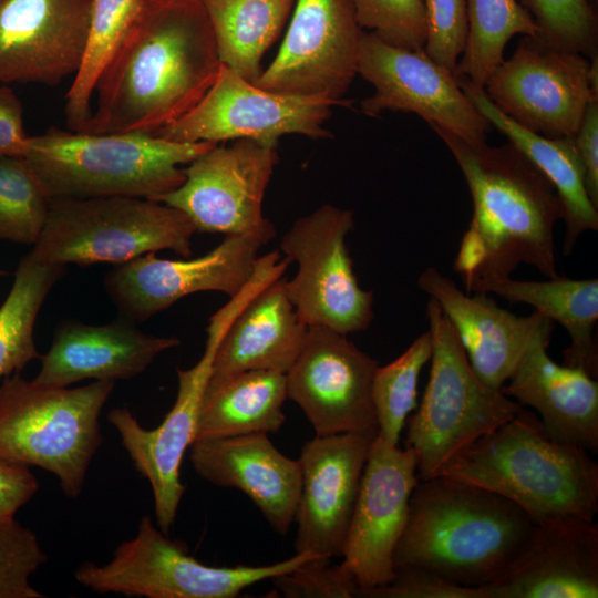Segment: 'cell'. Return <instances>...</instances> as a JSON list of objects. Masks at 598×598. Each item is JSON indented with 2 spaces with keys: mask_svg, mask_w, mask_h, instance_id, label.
<instances>
[{
  "mask_svg": "<svg viewBox=\"0 0 598 598\" xmlns=\"http://www.w3.org/2000/svg\"><path fill=\"white\" fill-rule=\"evenodd\" d=\"M221 65L202 0H145L97 81L81 132L155 135L202 100Z\"/></svg>",
  "mask_w": 598,
  "mask_h": 598,
  "instance_id": "obj_1",
  "label": "cell"
},
{
  "mask_svg": "<svg viewBox=\"0 0 598 598\" xmlns=\"http://www.w3.org/2000/svg\"><path fill=\"white\" fill-rule=\"evenodd\" d=\"M429 126L454 156L473 200L453 265L466 291L509 277L520 264L557 277L554 227L563 208L550 181L509 142L489 146Z\"/></svg>",
  "mask_w": 598,
  "mask_h": 598,
  "instance_id": "obj_2",
  "label": "cell"
},
{
  "mask_svg": "<svg viewBox=\"0 0 598 598\" xmlns=\"http://www.w3.org/2000/svg\"><path fill=\"white\" fill-rule=\"evenodd\" d=\"M536 533L537 523L498 494L445 475L419 480L394 550L395 575L423 571L484 587L519 563Z\"/></svg>",
  "mask_w": 598,
  "mask_h": 598,
  "instance_id": "obj_3",
  "label": "cell"
},
{
  "mask_svg": "<svg viewBox=\"0 0 598 598\" xmlns=\"http://www.w3.org/2000/svg\"><path fill=\"white\" fill-rule=\"evenodd\" d=\"M439 475L498 494L536 523L594 520L598 513V464L586 448L551 439L524 408L460 451Z\"/></svg>",
  "mask_w": 598,
  "mask_h": 598,
  "instance_id": "obj_4",
  "label": "cell"
},
{
  "mask_svg": "<svg viewBox=\"0 0 598 598\" xmlns=\"http://www.w3.org/2000/svg\"><path fill=\"white\" fill-rule=\"evenodd\" d=\"M218 143H184L144 133L64 131L30 136L24 158L54 198L154 199L185 181L184 168Z\"/></svg>",
  "mask_w": 598,
  "mask_h": 598,
  "instance_id": "obj_5",
  "label": "cell"
},
{
  "mask_svg": "<svg viewBox=\"0 0 598 598\" xmlns=\"http://www.w3.org/2000/svg\"><path fill=\"white\" fill-rule=\"evenodd\" d=\"M114 386L106 380L69 388L20 373L6 377L0 383V458L52 473L64 495L76 498L103 443L99 420Z\"/></svg>",
  "mask_w": 598,
  "mask_h": 598,
  "instance_id": "obj_6",
  "label": "cell"
},
{
  "mask_svg": "<svg viewBox=\"0 0 598 598\" xmlns=\"http://www.w3.org/2000/svg\"><path fill=\"white\" fill-rule=\"evenodd\" d=\"M426 319L432 337L429 381L405 423V447L416 454L420 480L439 475L460 451L523 408L477 377L454 327L432 298Z\"/></svg>",
  "mask_w": 598,
  "mask_h": 598,
  "instance_id": "obj_7",
  "label": "cell"
},
{
  "mask_svg": "<svg viewBox=\"0 0 598 598\" xmlns=\"http://www.w3.org/2000/svg\"><path fill=\"white\" fill-rule=\"evenodd\" d=\"M196 231L182 210L148 198H54L28 255L64 267L120 265L159 250L189 258Z\"/></svg>",
  "mask_w": 598,
  "mask_h": 598,
  "instance_id": "obj_8",
  "label": "cell"
},
{
  "mask_svg": "<svg viewBox=\"0 0 598 598\" xmlns=\"http://www.w3.org/2000/svg\"><path fill=\"white\" fill-rule=\"evenodd\" d=\"M317 558L308 553L266 566L215 567L188 555L184 542L171 539L151 516L140 520L136 535L121 543L111 561H85L75 580L97 594L146 598H235L246 588L293 570Z\"/></svg>",
  "mask_w": 598,
  "mask_h": 598,
  "instance_id": "obj_9",
  "label": "cell"
},
{
  "mask_svg": "<svg viewBox=\"0 0 598 598\" xmlns=\"http://www.w3.org/2000/svg\"><path fill=\"white\" fill-rule=\"evenodd\" d=\"M259 290V282L250 280L238 295L210 316L204 353L192 368L177 369L176 400L157 427L144 429L126 408H115L106 416L135 468L150 482L156 525L167 535L186 489L181 481V464L185 452L195 441L199 410L216 350L231 321Z\"/></svg>",
  "mask_w": 598,
  "mask_h": 598,
  "instance_id": "obj_10",
  "label": "cell"
},
{
  "mask_svg": "<svg viewBox=\"0 0 598 598\" xmlns=\"http://www.w3.org/2000/svg\"><path fill=\"white\" fill-rule=\"evenodd\" d=\"M353 212L322 205L283 235L280 250L298 266L286 291L301 321L342 334L363 331L373 319V292L359 286L346 245Z\"/></svg>",
  "mask_w": 598,
  "mask_h": 598,
  "instance_id": "obj_11",
  "label": "cell"
},
{
  "mask_svg": "<svg viewBox=\"0 0 598 598\" xmlns=\"http://www.w3.org/2000/svg\"><path fill=\"white\" fill-rule=\"evenodd\" d=\"M276 147L249 138L218 143L184 167L181 186L153 200L182 210L197 231L254 235L269 243L276 228L265 218L262 202L278 163Z\"/></svg>",
  "mask_w": 598,
  "mask_h": 598,
  "instance_id": "obj_12",
  "label": "cell"
},
{
  "mask_svg": "<svg viewBox=\"0 0 598 598\" xmlns=\"http://www.w3.org/2000/svg\"><path fill=\"white\" fill-rule=\"evenodd\" d=\"M350 0H296L275 60L254 83L289 96L349 105L363 35Z\"/></svg>",
  "mask_w": 598,
  "mask_h": 598,
  "instance_id": "obj_13",
  "label": "cell"
},
{
  "mask_svg": "<svg viewBox=\"0 0 598 598\" xmlns=\"http://www.w3.org/2000/svg\"><path fill=\"white\" fill-rule=\"evenodd\" d=\"M590 59L523 35L511 58L483 89L489 101L523 127L550 138L574 136L588 104Z\"/></svg>",
  "mask_w": 598,
  "mask_h": 598,
  "instance_id": "obj_14",
  "label": "cell"
},
{
  "mask_svg": "<svg viewBox=\"0 0 598 598\" xmlns=\"http://www.w3.org/2000/svg\"><path fill=\"white\" fill-rule=\"evenodd\" d=\"M358 74L374 87L361 103L370 117L384 111L414 113L467 142H484L493 128L461 89L453 72L424 50H408L364 32Z\"/></svg>",
  "mask_w": 598,
  "mask_h": 598,
  "instance_id": "obj_15",
  "label": "cell"
},
{
  "mask_svg": "<svg viewBox=\"0 0 598 598\" xmlns=\"http://www.w3.org/2000/svg\"><path fill=\"white\" fill-rule=\"evenodd\" d=\"M333 103L262 90L221 65L214 84L185 115L155 135L184 142L249 138L277 145L285 134L328 138Z\"/></svg>",
  "mask_w": 598,
  "mask_h": 598,
  "instance_id": "obj_16",
  "label": "cell"
},
{
  "mask_svg": "<svg viewBox=\"0 0 598 598\" xmlns=\"http://www.w3.org/2000/svg\"><path fill=\"white\" fill-rule=\"evenodd\" d=\"M419 480L413 450H402L377 434L339 564L355 581L358 597L394 579V550L405 528L411 495Z\"/></svg>",
  "mask_w": 598,
  "mask_h": 598,
  "instance_id": "obj_17",
  "label": "cell"
},
{
  "mask_svg": "<svg viewBox=\"0 0 598 598\" xmlns=\"http://www.w3.org/2000/svg\"><path fill=\"white\" fill-rule=\"evenodd\" d=\"M266 244L254 235H226L215 248L192 259H163L148 252L115 265L103 286L124 318L144 321L192 293L218 291L235 297L251 279Z\"/></svg>",
  "mask_w": 598,
  "mask_h": 598,
  "instance_id": "obj_18",
  "label": "cell"
},
{
  "mask_svg": "<svg viewBox=\"0 0 598 598\" xmlns=\"http://www.w3.org/2000/svg\"><path fill=\"white\" fill-rule=\"evenodd\" d=\"M378 365L346 334L310 326L298 358L286 373L287 398L300 406L316 435L378 434L371 398Z\"/></svg>",
  "mask_w": 598,
  "mask_h": 598,
  "instance_id": "obj_19",
  "label": "cell"
},
{
  "mask_svg": "<svg viewBox=\"0 0 598 598\" xmlns=\"http://www.w3.org/2000/svg\"><path fill=\"white\" fill-rule=\"evenodd\" d=\"M377 434L316 435L298 460L301 489L296 509V553L341 557L370 446Z\"/></svg>",
  "mask_w": 598,
  "mask_h": 598,
  "instance_id": "obj_20",
  "label": "cell"
},
{
  "mask_svg": "<svg viewBox=\"0 0 598 598\" xmlns=\"http://www.w3.org/2000/svg\"><path fill=\"white\" fill-rule=\"evenodd\" d=\"M89 21L90 0H0V85L75 75Z\"/></svg>",
  "mask_w": 598,
  "mask_h": 598,
  "instance_id": "obj_21",
  "label": "cell"
},
{
  "mask_svg": "<svg viewBox=\"0 0 598 598\" xmlns=\"http://www.w3.org/2000/svg\"><path fill=\"white\" fill-rule=\"evenodd\" d=\"M416 282L439 303L472 369L492 389L503 388L536 338L553 333L555 323L537 311L517 316L501 308L485 292L464 293L434 267L423 270Z\"/></svg>",
  "mask_w": 598,
  "mask_h": 598,
  "instance_id": "obj_22",
  "label": "cell"
},
{
  "mask_svg": "<svg viewBox=\"0 0 598 598\" xmlns=\"http://www.w3.org/2000/svg\"><path fill=\"white\" fill-rule=\"evenodd\" d=\"M188 451L203 480L241 491L276 533L289 532L301 489L300 465L276 448L268 434L197 440Z\"/></svg>",
  "mask_w": 598,
  "mask_h": 598,
  "instance_id": "obj_23",
  "label": "cell"
},
{
  "mask_svg": "<svg viewBox=\"0 0 598 598\" xmlns=\"http://www.w3.org/2000/svg\"><path fill=\"white\" fill-rule=\"evenodd\" d=\"M122 318L94 326L64 320L54 332L34 381L51 386H70L83 380H131L143 373L166 350L178 347L175 337L141 331Z\"/></svg>",
  "mask_w": 598,
  "mask_h": 598,
  "instance_id": "obj_24",
  "label": "cell"
},
{
  "mask_svg": "<svg viewBox=\"0 0 598 598\" xmlns=\"http://www.w3.org/2000/svg\"><path fill=\"white\" fill-rule=\"evenodd\" d=\"M482 589L485 598L598 597L597 524L564 517L537 523L525 556Z\"/></svg>",
  "mask_w": 598,
  "mask_h": 598,
  "instance_id": "obj_25",
  "label": "cell"
},
{
  "mask_svg": "<svg viewBox=\"0 0 598 598\" xmlns=\"http://www.w3.org/2000/svg\"><path fill=\"white\" fill-rule=\"evenodd\" d=\"M550 334L536 338L501 389L537 413L554 440L598 451V382L580 367L556 363Z\"/></svg>",
  "mask_w": 598,
  "mask_h": 598,
  "instance_id": "obj_26",
  "label": "cell"
},
{
  "mask_svg": "<svg viewBox=\"0 0 598 598\" xmlns=\"http://www.w3.org/2000/svg\"><path fill=\"white\" fill-rule=\"evenodd\" d=\"M286 277L264 287L231 321L216 350L209 381L250 371L287 373L308 332L286 291Z\"/></svg>",
  "mask_w": 598,
  "mask_h": 598,
  "instance_id": "obj_27",
  "label": "cell"
},
{
  "mask_svg": "<svg viewBox=\"0 0 598 598\" xmlns=\"http://www.w3.org/2000/svg\"><path fill=\"white\" fill-rule=\"evenodd\" d=\"M456 79L464 94L492 127L505 135L554 185L565 223L563 255L569 256L580 235L598 230V208L585 187L584 167L575 137L550 138L534 133L501 112L483 87L465 78Z\"/></svg>",
  "mask_w": 598,
  "mask_h": 598,
  "instance_id": "obj_28",
  "label": "cell"
},
{
  "mask_svg": "<svg viewBox=\"0 0 598 598\" xmlns=\"http://www.w3.org/2000/svg\"><path fill=\"white\" fill-rule=\"evenodd\" d=\"M470 292L494 293L511 303H525L560 324L570 337L564 363L580 367L592 378L598 372V347L594 330L598 320V279L548 278L515 280L511 276L482 281Z\"/></svg>",
  "mask_w": 598,
  "mask_h": 598,
  "instance_id": "obj_29",
  "label": "cell"
},
{
  "mask_svg": "<svg viewBox=\"0 0 598 598\" xmlns=\"http://www.w3.org/2000/svg\"><path fill=\"white\" fill-rule=\"evenodd\" d=\"M285 373L250 370L208 381L196 426L197 440L277 433L286 416Z\"/></svg>",
  "mask_w": 598,
  "mask_h": 598,
  "instance_id": "obj_30",
  "label": "cell"
},
{
  "mask_svg": "<svg viewBox=\"0 0 598 598\" xmlns=\"http://www.w3.org/2000/svg\"><path fill=\"white\" fill-rule=\"evenodd\" d=\"M221 64L255 83L261 58L279 37L296 0H202Z\"/></svg>",
  "mask_w": 598,
  "mask_h": 598,
  "instance_id": "obj_31",
  "label": "cell"
},
{
  "mask_svg": "<svg viewBox=\"0 0 598 598\" xmlns=\"http://www.w3.org/2000/svg\"><path fill=\"white\" fill-rule=\"evenodd\" d=\"M144 2L90 0L84 54L65 96L64 113L70 130L81 132L90 121L97 81L133 27Z\"/></svg>",
  "mask_w": 598,
  "mask_h": 598,
  "instance_id": "obj_32",
  "label": "cell"
},
{
  "mask_svg": "<svg viewBox=\"0 0 598 598\" xmlns=\"http://www.w3.org/2000/svg\"><path fill=\"white\" fill-rule=\"evenodd\" d=\"M65 267L43 264L28 254L20 260L13 285L0 306V379L20 373L40 359L33 339L38 313Z\"/></svg>",
  "mask_w": 598,
  "mask_h": 598,
  "instance_id": "obj_33",
  "label": "cell"
},
{
  "mask_svg": "<svg viewBox=\"0 0 598 598\" xmlns=\"http://www.w3.org/2000/svg\"><path fill=\"white\" fill-rule=\"evenodd\" d=\"M468 37L454 75L483 87L504 60L508 41L534 37L537 27L517 0H466Z\"/></svg>",
  "mask_w": 598,
  "mask_h": 598,
  "instance_id": "obj_34",
  "label": "cell"
},
{
  "mask_svg": "<svg viewBox=\"0 0 598 598\" xmlns=\"http://www.w3.org/2000/svg\"><path fill=\"white\" fill-rule=\"evenodd\" d=\"M432 354L430 331L423 332L394 361L375 369L371 398L378 434L399 445L410 414L417 408V384L423 367Z\"/></svg>",
  "mask_w": 598,
  "mask_h": 598,
  "instance_id": "obj_35",
  "label": "cell"
},
{
  "mask_svg": "<svg viewBox=\"0 0 598 598\" xmlns=\"http://www.w3.org/2000/svg\"><path fill=\"white\" fill-rule=\"evenodd\" d=\"M51 198L22 156L0 155V239L34 245Z\"/></svg>",
  "mask_w": 598,
  "mask_h": 598,
  "instance_id": "obj_36",
  "label": "cell"
},
{
  "mask_svg": "<svg viewBox=\"0 0 598 598\" xmlns=\"http://www.w3.org/2000/svg\"><path fill=\"white\" fill-rule=\"evenodd\" d=\"M517 1L533 18L537 40L588 59L598 55V17L587 0Z\"/></svg>",
  "mask_w": 598,
  "mask_h": 598,
  "instance_id": "obj_37",
  "label": "cell"
},
{
  "mask_svg": "<svg viewBox=\"0 0 598 598\" xmlns=\"http://www.w3.org/2000/svg\"><path fill=\"white\" fill-rule=\"evenodd\" d=\"M47 555L37 535L14 516L0 515V598H43L30 577Z\"/></svg>",
  "mask_w": 598,
  "mask_h": 598,
  "instance_id": "obj_38",
  "label": "cell"
},
{
  "mask_svg": "<svg viewBox=\"0 0 598 598\" xmlns=\"http://www.w3.org/2000/svg\"><path fill=\"white\" fill-rule=\"evenodd\" d=\"M359 25L384 42L422 50L426 27L423 0H350Z\"/></svg>",
  "mask_w": 598,
  "mask_h": 598,
  "instance_id": "obj_39",
  "label": "cell"
},
{
  "mask_svg": "<svg viewBox=\"0 0 598 598\" xmlns=\"http://www.w3.org/2000/svg\"><path fill=\"white\" fill-rule=\"evenodd\" d=\"M423 4L426 27L423 50L454 73L468 37L466 0H423Z\"/></svg>",
  "mask_w": 598,
  "mask_h": 598,
  "instance_id": "obj_40",
  "label": "cell"
},
{
  "mask_svg": "<svg viewBox=\"0 0 598 598\" xmlns=\"http://www.w3.org/2000/svg\"><path fill=\"white\" fill-rule=\"evenodd\" d=\"M271 580L276 590L288 598H351L359 594L348 573L323 558L310 559Z\"/></svg>",
  "mask_w": 598,
  "mask_h": 598,
  "instance_id": "obj_41",
  "label": "cell"
},
{
  "mask_svg": "<svg viewBox=\"0 0 598 598\" xmlns=\"http://www.w3.org/2000/svg\"><path fill=\"white\" fill-rule=\"evenodd\" d=\"M368 598H485L482 587L462 586L423 571L398 573L388 585L361 594Z\"/></svg>",
  "mask_w": 598,
  "mask_h": 598,
  "instance_id": "obj_42",
  "label": "cell"
},
{
  "mask_svg": "<svg viewBox=\"0 0 598 598\" xmlns=\"http://www.w3.org/2000/svg\"><path fill=\"white\" fill-rule=\"evenodd\" d=\"M30 467L0 458V515L14 516L38 492Z\"/></svg>",
  "mask_w": 598,
  "mask_h": 598,
  "instance_id": "obj_43",
  "label": "cell"
},
{
  "mask_svg": "<svg viewBox=\"0 0 598 598\" xmlns=\"http://www.w3.org/2000/svg\"><path fill=\"white\" fill-rule=\"evenodd\" d=\"M574 137L584 167L587 194L598 208V100L588 104Z\"/></svg>",
  "mask_w": 598,
  "mask_h": 598,
  "instance_id": "obj_44",
  "label": "cell"
},
{
  "mask_svg": "<svg viewBox=\"0 0 598 598\" xmlns=\"http://www.w3.org/2000/svg\"><path fill=\"white\" fill-rule=\"evenodd\" d=\"M29 137L20 99L9 85H0V155L23 157Z\"/></svg>",
  "mask_w": 598,
  "mask_h": 598,
  "instance_id": "obj_45",
  "label": "cell"
},
{
  "mask_svg": "<svg viewBox=\"0 0 598 598\" xmlns=\"http://www.w3.org/2000/svg\"><path fill=\"white\" fill-rule=\"evenodd\" d=\"M588 78L591 91L598 95V55L590 59Z\"/></svg>",
  "mask_w": 598,
  "mask_h": 598,
  "instance_id": "obj_46",
  "label": "cell"
},
{
  "mask_svg": "<svg viewBox=\"0 0 598 598\" xmlns=\"http://www.w3.org/2000/svg\"><path fill=\"white\" fill-rule=\"evenodd\" d=\"M587 2L592 7V8H597V4H598V0H587Z\"/></svg>",
  "mask_w": 598,
  "mask_h": 598,
  "instance_id": "obj_47",
  "label": "cell"
}]
</instances>
